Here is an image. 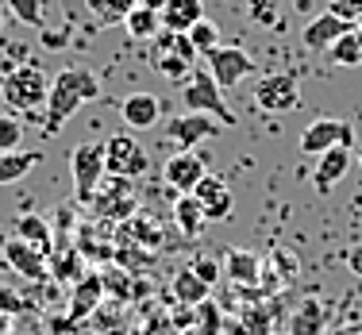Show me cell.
Instances as JSON below:
<instances>
[{
  "instance_id": "13",
  "label": "cell",
  "mask_w": 362,
  "mask_h": 335,
  "mask_svg": "<svg viewBox=\"0 0 362 335\" xmlns=\"http://www.w3.org/2000/svg\"><path fill=\"white\" fill-rule=\"evenodd\" d=\"M347 31H355V23H347V20H339L335 12H320L316 20H308V28L300 31V42H305L308 50H324L332 47L339 35H347Z\"/></svg>"
},
{
  "instance_id": "39",
  "label": "cell",
  "mask_w": 362,
  "mask_h": 335,
  "mask_svg": "<svg viewBox=\"0 0 362 335\" xmlns=\"http://www.w3.org/2000/svg\"><path fill=\"white\" fill-rule=\"evenodd\" d=\"M358 166H362V143H358Z\"/></svg>"
},
{
  "instance_id": "16",
  "label": "cell",
  "mask_w": 362,
  "mask_h": 335,
  "mask_svg": "<svg viewBox=\"0 0 362 335\" xmlns=\"http://www.w3.org/2000/svg\"><path fill=\"white\" fill-rule=\"evenodd\" d=\"M162 28L185 35L197 20H204V4L201 0H162Z\"/></svg>"
},
{
  "instance_id": "23",
  "label": "cell",
  "mask_w": 362,
  "mask_h": 335,
  "mask_svg": "<svg viewBox=\"0 0 362 335\" xmlns=\"http://www.w3.org/2000/svg\"><path fill=\"white\" fill-rule=\"evenodd\" d=\"M97 208H112L108 216H127V212L135 208L132 182H124V177H116V182H112V193H105V189H100V196H97Z\"/></svg>"
},
{
  "instance_id": "32",
  "label": "cell",
  "mask_w": 362,
  "mask_h": 335,
  "mask_svg": "<svg viewBox=\"0 0 362 335\" xmlns=\"http://www.w3.org/2000/svg\"><path fill=\"white\" fill-rule=\"evenodd\" d=\"M193 274L204 281V286H216V278H220V266L212 262V259H197V262H193Z\"/></svg>"
},
{
  "instance_id": "15",
  "label": "cell",
  "mask_w": 362,
  "mask_h": 335,
  "mask_svg": "<svg viewBox=\"0 0 362 335\" xmlns=\"http://www.w3.org/2000/svg\"><path fill=\"white\" fill-rule=\"evenodd\" d=\"M4 262L12 266L16 274H23L28 281L47 278V254H39L35 247L23 243V239H8L4 243Z\"/></svg>"
},
{
  "instance_id": "31",
  "label": "cell",
  "mask_w": 362,
  "mask_h": 335,
  "mask_svg": "<svg viewBox=\"0 0 362 335\" xmlns=\"http://www.w3.org/2000/svg\"><path fill=\"white\" fill-rule=\"evenodd\" d=\"M327 12H335L339 20H347V23H362V0H327Z\"/></svg>"
},
{
  "instance_id": "40",
  "label": "cell",
  "mask_w": 362,
  "mask_h": 335,
  "mask_svg": "<svg viewBox=\"0 0 362 335\" xmlns=\"http://www.w3.org/2000/svg\"><path fill=\"white\" fill-rule=\"evenodd\" d=\"M151 4H162V0H151Z\"/></svg>"
},
{
  "instance_id": "18",
  "label": "cell",
  "mask_w": 362,
  "mask_h": 335,
  "mask_svg": "<svg viewBox=\"0 0 362 335\" xmlns=\"http://www.w3.org/2000/svg\"><path fill=\"white\" fill-rule=\"evenodd\" d=\"M124 31H127L132 39H139V42H151V39L162 31V8L151 4V0L135 4L132 12H127V20H124Z\"/></svg>"
},
{
  "instance_id": "21",
  "label": "cell",
  "mask_w": 362,
  "mask_h": 335,
  "mask_svg": "<svg viewBox=\"0 0 362 335\" xmlns=\"http://www.w3.org/2000/svg\"><path fill=\"white\" fill-rule=\"evenodd\" d=\"M16 239H23V243H31L39 254H50L54 251V235H50V223L35 216V212H28V216L16 220Z\"/></svg>"
},
{
  "instance_id": "1",
  "label": "cell",
  "mask_w": 362,
  "mask_h": 335,
  "mask_svg": "<svg viewBox=\"0 0 362 335\" xmlns=\"http://www.w3.org/2000/svg\"><path fill=\"white\" fill-rule=\"evenodd\" d=\"M97 97H100V81L93 70H85V66H66V70H58L50 77V97H47V108H42V116H47V135H54L85 100H97Z\"/></svg>"
},
{
  "instance_id": "36",
  "label": "cell",
  "mask_w": 362,
  "mask_h": 335,
  "mask_svg": "<svg viewBox=\"0 0 362 335\" xmlns=\"http://www.w3.org/2000/svg\"><path fill=\"white\" fill-rule=\"evenodd\" d=\"M0 308H12V312H16V308H20V297H16V293H4V289H0Z\"/></svg>"
},
{
  "instance_id": "29",
  "label": "cell",
  "mask_w": 362,
  "mask_h": 335,
  "mask_svg": "<svg viewBox=\"0 0 362 335\" xmlns=\"http://www.w3.org/2000/svg\"><path fill=\"white\" fill-rule=\"evenodd\" d=\"M247 16L258 23V28H281V8L278 0H247Z\"/></svg>"
},
{
  "instance_id": "3",
  "label": "cell",
  "mask_w": 362,
  "mask_h": 335,
  "mask_svg": "<svg viewBox=\"0 0 362 335\" xmlns=\"http://www.w3.org/2000/svg\"><path fill=\"white\" fill-rule=\"evenodd\" d=\"M197 58H201V54L193 50L189 35H177V31L162 28L158 35L151 39V66L162 77H170V81H185V77L193 74Z\"/></svg>"
},
{
  "instance_id": "22",
  "label": "cell",
  "mask_w": 362,
  "mask_h": 335,
  "mask_svg": "<svg viewBox=\"0 0 362 335\" xmlns=\"http://www.w3.org/2000/svg\"><path fill=\"white\" fill-rule=\"evenodd\" d=\"M174 223H177L181 235H189V239L201 235V228H204V208H201V201H197L193 193H177V201H174Z\"/></svg>"
},
{
  "instance_id": "25",
  "label": "cell",
  "mask_w": 362,
  "mask_h": 335,
  "mask_svg": "<svg viewBox=\"0 0 362 335\" xmlns=\"http://www.w3.org/2000/svg\"><path fill=\"white\" fill-rule=\"evenodd\" d=\"M89 4V12L100 20V28H108V23H124L127 12H132L135 4H143V0H85Z\"/></svg>"
},
{
  "instance_id": "30",
  "label": "cell",
  "mask_w": 362,
  "mask_h": 335,
  "mask_svg": "<svg viewBox=\"0 0 362 335\" xmlns=\"http://www.w3.org/2000/svg\"><path fill=\"white\" fill-rule=\"evenodd\" d=\"M20 143H23V124L16 119V112H4L0 116V154L20 151Z\"/></svg>"
},
{
  "instance_id": "33",
  "label": "cell",
  "mask_w": 362,
  "mask_h": 335,
  "mask_svg": "<svg viewBox=\"0 0 362 335\" xmlns=\"http://www.w3.org/2000/svg\"><path fill=\"white\" fill-rule=\"evenodd\" d=\"M93 297H97V281H85V289L77 293V308H74V312H77V316H85V312L93 308Z\"/></svg>"
},
{
  "instance_id": "38",
  "label": "cell",
  "mask_w": 362,
  "mask_h": 335,
  "mask_svg": "<svg viewBox=\"0 0 362 335\" xmlns=\"http://www.w3.org/2000/svg\"><path fill=\"white\" fill-rule=\"evenodd\" d=\"M0 23H4V0H0Z\"/></svg>"
},
{
  "instance_id": "26",
  "label": "cell",
  "mask_w": 362,
  "mask_h": 335,
  "mask_svg": "<svg viewBox=\"0 0 362 335\" xmlns=\"http://www.w3.org/2000/svg\"><path fill=\"white\" fill-rule=\"evenodd\" d=\"M209 289L212 286H204V281L197 278L193 266H189V270H181L177 278H174V297L181 300V305H201V300L209 297Z\"/></svg>"
},
{
  "instance_id": "37",
  "label": "cell",
  "mask_w": 362,
  "mask_h": 335,
  "mask_svg": "<svg viewBox=\"0 0 362 335\" xmlns=\"http://www.w3.org/2000/svg\"><path fill=\"white\" fill-rule=\"evenodd\" d=\"M355 35H358V47H362V23H358V28H355Z\"/></svg>"
},
{
  "instance_id": "8",
  "label": "cell",
  "mask_w": 362,
  "mask_h": 335,
  "mask_svg": "<svg viewBox=\"0 0 362 335\" xmlns=\"http://www.w3.org/2000/svg\"><path fill=\"white\" fill-rule=\"evenodd\" d=\"M255 105L262 108V112H293L300 105V81H297V74H286V70H278V74H266L262 81H258V89H255Z\"/></svg>"
},
{
  "instance_id": "11",
  "label": "cell",
  "mask_w": 362,
  "mask_h": 335,
  "mask_svg": "<svg viewBox=\"0 0 362 335\" xmlns=\"http://www.w3.org/2000/svg\"><path fill=\"white\" fill-rule=\"evenodd\" d=\"M209 174V166H204L201 154L193 151H177L166 158V166H162V177H166V185L174 189V193H193L197 182Z\"/></svg>"
},
{
  "instance_id": "19",
  "label": "cell",
  "mask_w": 362,
  "mask_h": 335,
  "mask_svg": "<svg viewBox=\"0 0 362 335\" xmlns=\"http://www.w3.org/2000/svg\"><path fill=\"white\" fill-rule=\"evenodd\" d=\"M223 274H228L235 286H258V281H262V262H258V254H251V251H228Z\"/></svg>"
},
{
  "instance_id": "12",
  "label": "cell",
  "mask_w": 362,
  "mask_h": 335,
  "mask_svg": "<svg viewBox=\"0 0 362 335\" xmlns=\"http://www.w3.org/2000/svg\"><path fill=\"white\" fill-rule=\"evenodd\" d=\"M193 196L201 201L204 220H228L231 212H235V196H231L228 182H223V177H216V174H204L201 182H197Z\"/></svg>"
},
{
  "instance_id": "14",
  "label": "cell",
  "mask_w": 362,
  "mask_h": 335,
  "mask_svg": "<svg viewBox=\"0 0 362 335\" xmlns=\"http://www.w3.org/2000/svg\"><path fill=\"white\" fill-rule=\"evenodd\" d=\"M119 119H124L132 131H146L162 119V100L154 93H132V97L119 105Z\"/></svg>"
},
{
  "instance_id": "28",
  "label": "cell",
  "mask_w": 362,
  "mask_h": 335,
  "mask_svg": "<svg viewBox=\"0 0 362 335\" xmlns=\"http://www.w3.org/2000/svg\"><path fill=\"white\" fill-rule=\"evenodd\" d=\"M4 8L23 23V28H42V20H47V8H42V0H4Z\"/></svg>"
},
{
  "instance_id": "2",
  "label": "cell",
  "mask_w": 362,
  "mask_h": 335,
  "mask_svg": "<svg viewBox=\"0 0 362 335\" xmlns=\"http://www.w3.org/2000/svg\"><path fill=\"white\" fill-rule=\"evenodd\" d=\"M0 97H4L8 112L28 116V112H42L50 97V74L39 62H20L16 70H8L0 77Z\"/></svg>"
},
{
  "instance_id": "6",
  "label": "cell",
  "mask_w": 362,
  "mask_h": 335,
  "mask_svg": "<svg viewBox=\"0 0 362 335\" xmlns=\"http://www.w3.org/2000/svg\"><path fill=\"white\" fill-rule=\"evenodd\" d=\"M335 147H347V151H355V127L347 124V119H335V116H320V119H313V124L300 131V151L305 154H327V151H335Z\"/></svg>"
},
{
  "instance_id": "17",
  "label": "cell",
  "mask_w": 362,
  "mask_h": 335,
  "mask_svg": "<svg viewBox=\"0 0 362 335\" xmlns=\"http://www.w3.org/2000/svg\"><path fill=\"white\" fill-rule=\"evenodd\" d=\"M347 166H351V151H347V147H335V151L320 154V162H316V174H313L316 193H332V189L343 182Z\"/></svg>"
},
{
  "instance_id": "4",
  "label": "cell",
  "mask_w": 362,
  "mask_h": 335,
  "mask_svg": "<svg viewBox=\"0 0 362 335\" xmlns=\"http://www.w3.org/2000/svg\"><path fill=\"white\" fill-rule=\"evenodd\" d=\"M181 105H185V112H204V116L220 119L223 127L235 124V116H231V108L223 105V89L216 81H212L209 70H193L181 81Z\"/></svg>"
},
{
  "instance_id": "34",
  "label": "cell",
  "mask_w": 362,
  "mask_h": 335,
  "mask_svg": "<svg viewBox=\"0 0 362 335\" xmlns=\"http://www.w3.org/2000/svg\"><path fill=\"white\" fill-rule=\"evenodd\" d=\"M77 270H81V262L70 254V259H58V274H54V278L58 281H70V278H77Z\"/></svg>"
},
{
  "instance_id": "10",
  "label": "cell",
  "mask_w": 362,
  "mask_h": 335,
  "mask_svg": "<svg viewBox=\"0 0 362 335\" xmlns=\"http://www.w3.org/2000/svg\"><path fill=\"white\" fill-rule=\"evenodd\" d=\"M220 131H223V124L212 116H204V112H185V116H177L166 124L170 143H177L181 151H193L201 139H212V135H220Z\"/></svg>"
},
{
  "instance_id": "20",
  "label": "cell",
  "mask_w": 362,
  "mask_h": 335,
  "mask_svg": "<svg viewBox=\"0 0 362 335\" xmlns=\"http://www.w3.org/2000/svg\"><path fill=\"white\" fill-rule=\"evenodd\" d=\"M42 162V151H12V154H0V189L16 185L31 174Z\"/></svg>"
},
{
  "instance_id": "24",
  "label": "cell",
  "mask_w": 362,
  "mask_h": 335,
  "mask_svg": "<svg viewBox=\"0 0 362 335\" xmlns=\"http://www.w3.org/2000/svg\"><path fill=\"white\" fill-rule=\"evenodd\" d=\"M327 62L332 66H343V70H351V66H362V47H358V35L355 31H347V35H339L332 42V47L324 50Z\"/></svg>"
},
{
  "instance_id": "9",
  "label": "cell",
  "mask_w": 362,
  "mask_h": 335,
  "mask_svg": "<svg viewBox=\"0 0 362 335\" xmlns=\"http://www.w3.org/2000/svg\"><path fill=\"white\" fill-rule=\"evenodd\" d=\"M209 58V74H212V81L220 85L223 93L228 89H235L239 81H243V77H251L255 74V58L247 54L243 47H220L212 50V54H204Z\"/></svg>"
},
{
  "instance_id": "5",
  "label": "cell",
  "mask_w": 362,
  "mask_h": 335,
  "mask_svg": "<svg viewBox=\"0 0 362 335\" xmlns=\"http://www.w3.org/2000/svg\"><path fill=\"white\" fill-rule=\"evenodd\" d=\"M146 170H151V154H146V147L139 139H132L127 131L105 139V174L135 182V177H143Z\"/></svg>"
},
{
  "instance_id": "35",
  "label": "cell",
  "mask_w": 362,
  "mask_h": 335,
  "mask_svg": "<svg viewBox=\"0 0 362 335\" xmlns=\"http://www.w3.org/2000/svg\"><path fill=\"white\" fill-rule=\"evenodd\" d=\"M347 266H351V274H358V278H362V247L347 254Z\"/></svg>"
},
{
  "instance_id": "27",
  "label": "cell",
  "mask_w": 362,
  "mask_h": 335,
  "mask_svg": "<svg viewBox=\"0 0 362 335\" xmlns=\"http://www.w3.org/2000/svg\"><path fill=\"white\" fill-rule=\"evenodd\" d=\"M185 35H189V42H193V50H197L201 58L212 54V50L220 47V28H216V20H209V16H204V20H197L193 28L185 31Z\"/></svg>"
},
{
  "instance_id": "7",
  "label": "cell",
  "mask_w": 362,
  "mask_h": 335,
  "mask_svg": "<svg viewBox=\"0 0 362 335\" xmlns=\"http://www.w3.org/2000/svg\"><path fill=\"white\" fill-rule=\"evenodd\" d=\"M70 170L77 182V201H93L105 177V143H77L70 154Z\"/></svg>"
}]
</instances>
